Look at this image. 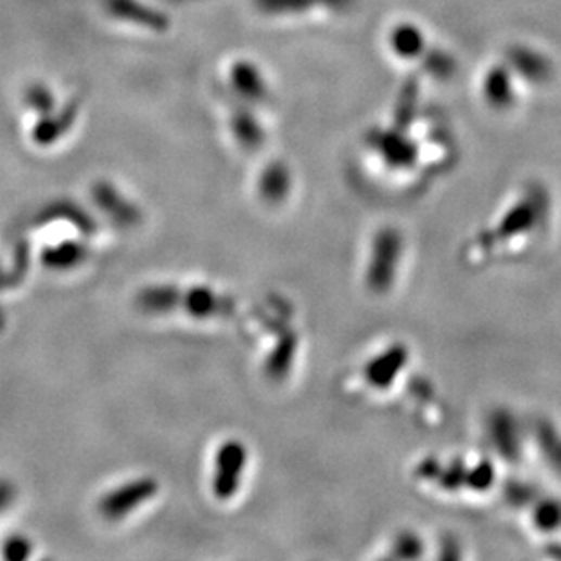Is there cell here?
<instances>
[{"label": "cell", "instance_id": "cell-7", "mask_svg": "<svg viewBox=\"0 0 561 561\" xmlns=\"http://www.w3.org/2000/svg\"><path fill=\"white\" fill-rule=\"evenodd\" d=\"M13 498H15L13 485L8 484V482H0V512L12 506Z\"/></svg>", "mask_w": 561, "mask_h": 561}, {"label": "cell", "instance_id": "cell-5", "mask_svg": "<svg viewBox=\"0 0 561 561\" xmlns=\"http://www.w3.org/2000/svg\"><path fill=\"white\" fill-rule=\"evenodd\" d=\"M82 245L64 244L61 247H53L44 253L46 266L56 267V269H66V267L77 266L78 262L84 258Z\"/></svg>", "mask_w": 561, "mask_h": 561}, {"label": "cell", "instance_id": "cell-3", "mask_svg": "<svg viewBox=\"0 0 561 561\" xmlns=\"http://www.w3.org/2000/svg\"><path fill=\"white\" fill-rule=\"evenodd\" d=\"M139 304L145 311H169L178 304H182V296L178 290H173V288H153V290L140 293Z\"/></svg>", "mask_w": 561, "mask_h": 561}, {"label": "cell", "instance_id": "cell-2", "mask_svg": "<svg viewBox=\"0 0 561 561\" xmlns=\"http://www.w3.org/2000/svg\"><path fill=\"white\" fill-rule=\"evenodd\" d=\"M245 455L244 445L240 442H226L217 455V473L213 482V490L218 498H231L237 493L240 484V474L244 471Z\"/></svg>", "mask_w": 561, "mask_h": 561}, {"label": "cell", "instance_id": "cell-6", "mask_svg": "<svg viewBox=\"0 0 561 561\" xmlns=\"http://www.w3.org/2000/svg\"><path fill=\"white\" fill-rule=\"evenodd\" d=\"M29 554H31V544L21 536L8 539L7 545H4V558H8V560H24Z\"/></svg>", "mask_w": 561, "mask_h": 561}, {"label": "cell", "instance_id": "cell-1", "mask_svg": "<svg viewBox=\"0 0 561 561\" xmlns=\"http://www.w3.org/2000/svg\"><path fill=\"white\" fill-rule=\"evenodd\" d=\"M158 490L155 480L140 479L112 490L101 501L102 517L107 520H123L126 514L139 509L142 503L151 500Z\"/></svg>", "mask_w": 561, "mask_h": 561}, {"label": "cell", "instance_id": "cell-4", "mask_svg": "<svg viewBox=\"0 0 561 561\" xmlns=\"http://www.w3.org/2000/svg\"><path fill=\"white\" fill-rule=\"evenodd\" d=\"M182 306L193 315V317H213L220 309V301L213 291L191 290L188 295H183Z\"/></svg>", "mask_w": 561, "mask_h": 561}]
</instances>
